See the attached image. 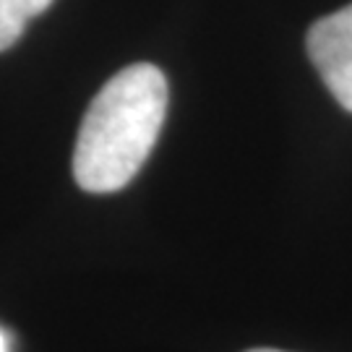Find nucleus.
Listing matches in <instances>:
<instances>
[{"label": "nucleus", "mask_w": 352, "mask_h": 352, "mask_svg": "<svg viewBox=\"0 0 352 352\" xmlns=\"http://www.w3.org/2000/svg\"><path fill=\"white\" fill-rule=\"evenodd\" d=\"M248 352H285V350H269V347H258V350H248Z\"/></svg>", "instance_id": "obj_6"}, {"label": "nucleus", "mask_w": 352, "mask_h": 352, "mask_svg": "<svg viewBox=\"0 0 352 352\" xmlns=\"http://www.w3.org/2000/svg\"><path fill=\"white\" fill-rule=\"evenodd\" d=\"M26 24L29 21L13 8L8 0H0V52L13 47L21 39Z\"/></svg>", "instance_id": "obj_3"}, {"label": "nucleus", "mask_w": 352, "mask_h": 352, "mask_svg": "<svg viewBox=\"0 0 352 352\" xmlns=\"http://www.w3.org/2000/svg\"><path fill=\"white\" fill-rule=\"evenodd\" d=\"M0 352H11V340H8V334L0 329Z\"/></svg>", "instance_id": "obj_5"}, {"label": "nucleus", "mask_w": 352, "mask_h": 352, "mask_svg": "<svg viewBox=\"0 0 352 352\" xmlns=\"http://www.w3.org/2000/svg\"><path fill=\"white\" fill-rule=\"evenodd\" d=\"M8 3L24 16L26 21H32V19H37L39 13L47 11L55 0H8Z\"/></svg>", "instance_id": "obj_4"}, {"label": "nucleus", "mask_w": 352, "mask_h": 352, "mask_svg": "<svg viewBox=\"0 0 352 352\" xmlns=\"http://www.w3.org/2000/svg\"><path fill=\"white\" fill-rule=\"evenodd\" d=\"M167 78L151 63L115 74L91 100L78 128L74 177L87 193L123 190L139 175L167 115Z\"/></svg>", "instance_id": "obj_1"}, {"label": "nucleus", "mask_w": 352, "mask_h": 352, "mask_svg": "<svg viewBox=\"0 0 352 352\" xmlns=\"http://www.w3.org/2000/svg\"><path fill=\"white\" fill-rule=\"evenodd\" d=\"M305 50L331 97L352 113V3L308 29Z\"/></svg>", "instance_id": "obj_2"}]
</instances>
